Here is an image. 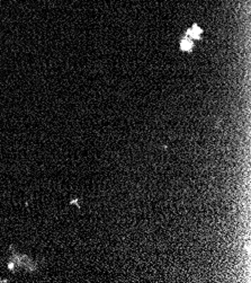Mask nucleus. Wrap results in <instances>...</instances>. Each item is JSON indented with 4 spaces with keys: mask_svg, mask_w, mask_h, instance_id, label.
<instances>
[{
    "mask_svg": "<svg viewBox=\"0 0 251 283\" xmlns=\"http://www.w3.org/2000/svg\"><path fill=\"white\" fill-rule=\"evenodd\" d=\"M199 33H201V30L197 28V27H194L192 31H189L190 36L194 38H199Z\"/></svg>",
    "mask_w": 251,
    "mask_h": 283,
    "instance_id": "1",
    "label": "nucleus"
},
{
    "mask_svg": "<svg viewBox=\"0 0 251 283\" xmlns=\"http://www.w3.org/2000/svg\"><path fill=\"white\" fill-rule=\"evenodd\" d=\"M192 42L190 41H188V40H184L181 42V49L182 50H190L192 49Z\"/></svg>",
    "mask_w": 251,
    "mask_h": 283,
    "instance_id": "2",
    "label": "nucleus"
}]
</instances>
